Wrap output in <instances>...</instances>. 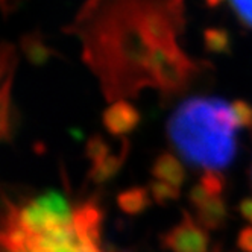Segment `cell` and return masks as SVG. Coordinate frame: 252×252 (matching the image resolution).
Here are the masks:
<instances>
[{
    "label": "cell",
    "instance_id": "6da1fadb",
    "mask_svg": "<svg viewBox=\"0 0 252 252\" xmlns=\"http://www.w3.org/2000/svg\"><path fill=\"white\" fill-rule=\"evenodd\" d=\"M92 0L75 32L84 41V58L100 76L110 99L132 96L145 85L176 94L199 71L176 44L183 26L181 0Z\"/></svg>",
    "mask_w": 252,
    "mask_h": 252
},
{
    "label": "cell",
    "instance_id": "7a4b0ae2",
    "mask_svg": "<svg viewBox=\"0 0 252 252\" xmlns=\"http://www.w3.org/2000/svg\"><path fill=\"white\" fill-rule=\"evenodd\" d=\"M239 128L232 103L207 96L184 100L167 122V134L176 151L207 172H219L234 159Z\"/></svg>",
    "mask_w": 252,
    "mask_h": 252
},
{
    "label": "cell",
    "instance_id": "3957f363",
    "mask_svg": "<svg viewBox=\"0 0 252 252\" xmlns=\"http://www.w3.org/2000/svg\"><path fill=\"white\" fill-rule=\"evenodd\" d=\"M207 229L186 213L183 220L163 237V245L170 252H208Z\"/></svg>",
    "mask_w": 252,
    "mask_h": 252
},
{
    "label": "cell",
    "instance_id": "277c9868",
    "mask_svg": "<svg viewBox=\"0 0 252 252\" xmlns=\"http://www.w3.org/2000/svg\"><path fill=\"white\" fill-rule=\"evenodd\" d=\"M190 202L196 210V219L205 229H218L225 223L226 205L220 196L208 194L201 184H197L190 191Z\"/></svg>",
    "mask_w": 252,
    "mask_h": 252
},
{
    "label": "cell",
    "instance_id": "5b68a950",
    "mask_svg": "<svg viewBox=\"0 0 252 252\" xmlns=\"http://www.w3.org/2000/svg\"><path fill=\"white\" fill-rule=\"evenodd\" d=\"M19 64L15 50L11 44H2V134L8 138L12 134L14 117L12 116V99H11V88L14 81V71Z\"/></svg>",
    "mask_w": 252,
    "mask_h": 252
},
{
    "label": "cell",
    "instance_id": "8992f818",
    "mask_svg": "<svg viewBox=\"0 0 252 252\" xmlns=\"http://www.w3.org/2000/svg\"><path fill=\"white\" fill-rule=\"evenodd\" d=\"M102 120L110 134L125 135L138 126L140 113L132 103L126 100H116L105 110Z\"/></svg>",
    "mask_w": 252,
    "mask_h": 252
},
{
    "label": "cell",
    "instance_id": "52a82bcc",
    "mask_svg": "<svg viewBox=\"0 0 252 252\" xmlns=\"http://www.w3.org/2000/svg\"><path fill=\"white\" fill-rule=\"evenodd\" d=\"M22 50L25 53L26 60L32 64L41 67L47 64L53 57H60V53L53 49L47 40L44 38V35L40 31H32L22 37Z\"/></svg>",
    "mask_w": 252,
    "mask_h": 252
},
{
    "label": "cell",
    "instance_id": "ba28073f",
    "mask_svg": "<svg viewBox=\"0 0 252 252\" xmlns=\"http://www.w3.org/2000/svg\"><path fill=\"white\" fill-rule=\"evenodd\" d=\"M152 175L155 181L170 184L173 187H181L184 183L183 164L172 154H161L152 167Z\"/></svg>",
    "mask_w": 252,
    "mask_h": 252
},
{
    "label": "cell",
    "instance_id": "9c48e42d",
    "mask_svg": "<svg viewBox=\"0 0 252 252\" xmlns=\"http://www.w3.org/2000/svg\"><path fill=\"white\" fill-rule=\"evenodd\" d=\"M204 46L210 55H228L231 52V35L223 28H207Z\"/></svg>",
    "mask_w": 252,
    "mask_h": 252
},
{
    "label": "cell",
    "instance_id": "30bf717a",
    "mask_svg": "<svg viewBox=\"0 0 252 252\" xmlns=\"http://www.w3.org/2000/svg\"><path fill=\"white\" fill-rule=\"evenodd\" d=\"M119 205L125 213H128V214L141 213L149 205L148 191L140 187L126 190L119 196Z\"/></svg>",
    "mask_w": 252,
    "mask_h": 252
},
{
    "label": "cell",
    "instance_id": "8fae6325",
    "mask_svg": "<svg viewBox=\"0 0 252 252\" xmlns=\"http://www.w3.org/2000/svg\"><path fill=\"white\" fill-rule=\"evenodd\" d=\"M151 193L154 196V199L159 204H164L169 201H175L179 196V189L173 187L170 184L161 183V181H154L151 184Z\"/></svg>",
    "mask_w": 252,
    "mask_h": 252
},
{
    "label": "cell",
    "instance_id": "7c38bea8",
    "mask_svg": "<svg viewBox=\"0 0 252 252\" xmlns=\"http://www.w3.org/2000/svg\"><path fill=\"white\" fill-rule=\"evenodd\" d=\"M199 184L211 196H220L225 189L223 178L219 175V172H205Z\"/></svg>",
    "mask_w": 252,
    "mask_h": 252
},
{
    "label": "cell",
    "instance_id": "4fadbf2b",
    "mask_svg": "<svg viewBox=\"0 0 252 252\" xmlns=\"http://www.w3.org/2000/svg\"><path fill=\"white\" fill-rule=\"evenodd\" d=\"M232 108L240 128L252 129V105L246 100H234Z\"/></svg>",
    "mask_w": 252,
    "mask_h": 252
},
{
    "label": "cell",
    "instance_id": "5bb4252c",
    "mask_svg": "<svg viewBox=\"0 0 252 252\" xmlns=\"http://www.w3.org/2000/svg\"><path fill=\"white\" fill-rule=\"evenodd\" d=\"M231 6L239 20L252 29V0H231Z\"/></svg>",
    "mask_w": 252,
    "mask_h": 252
},
{
    "label": "cell",
    "instance_id": "9a60e30c",
    "mask_svg": "<svg viewBox=\"0 0 252 252\" xmlns=\"http://www.w3.org/2000/svg\"><path fill=\"white\" fill-rule=\"evenodd\" d=\"M237 245L243 252H252V226H246L240 231Z\"/></svg>",
    "mask_w": 252,
    "mask_h": 252
},
{
    "label": "cell",
    "instance_id": "2e32d148",
    "mask_svg": "<svg viewBox=\"0 0 252 252\" xmlns=\"http://www.w3.org/2000/svg\"><path fill=\"white\" fill-rule=\"evenodd\" d=\"M240 214L243 216V219L248 220L251 225H252V196L251 197H246V199H243L240 202Z\"/></svg>",
    "mask_w": 252,
    "mask_h": 252
},
{
    "label": "cell",
    "instance_id": "e0dca14e",
    "mask_svg": "<svg viewBox=\"0 0 252 252\" xmlns=\"http://www.w3.org/2000/svg\"><path fill=\"white\" fill-rule=\"evenodd\" d=\"M23 0H2V9H3V14L8 15L11 12H14L17 8L22 5Z\"/></svg>",
    "mask_w": 252,
    "mask_h": 252
},
{
    "label": "cell",
    "instance_id": "ac0fdd59",
    "mask_svg": "<svg viewBox=\"0 0 252 252\" xmlns=\"http://www.w3.org/2000/svg\"><path fill=\"white\" fill-rule=\"evenodd\" d=\"M204 2L207 3V6H210V8H216V6H219L223 0H204Z\"/></svg>",
    "mask_w": 252,
    "mask_h": 252
}]
</instances>
